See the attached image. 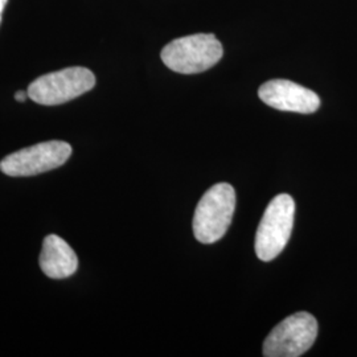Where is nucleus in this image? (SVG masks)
<instances>
[{"label": "nucleus", "instance_id": "obj_6", "mask_svg": "<svg viewBox=\"0 0 357 357\" xmlns=\"http://www.w3.org/2000/svg\"><path fill=\"white\" fill-rule=\"evenodd\" d=\"M72 146L63 141H48L19 150L0 162V169L8 176H35L65 165Z\"/></svg>", "mask_w": 357, "mask_h": 357}, {"label": "nucleus", "instance_id": "obj_2", "mask_svg": "<svg viewBox=\"0 0 357 357\" xmlns=\"http://www.w3.org/2000/svg\"><path fill=\"white\" fill-rule=\"evenodd\" d=\"M222 45L212 33H196L168 43L162 51L167 68L181 75L202 73L221 60Z\"/></svg>", "mask_w": 357, "mask_h": 357}, {"label": "nucleus", "instance_id": "obj_5", "mask_svg": "<svg viewBox=\"0 0 357 357\" xmlns=\"http://www.w3.org/2000/svg\"><path fill=\"white\" fill-rule=\"evenodd\" d=\"M318 321L306 311L282 320L264 342L265 357H298L307 352L317 340Z\"/></svg>", "mask_w": 357, "mask_h": 357}, {"label": "nucleus", "instance_id": "obj_10", "mask_svg": "<svg viewBox=\"0 0 357 357\" xmlns=\"http://www.w3.org/2000/svg\"><path fill=\"white\" fill-rule=\"evenodd\" d=\"M7 1H8V0H0V22H1V13L4 11V7H6Z\"/></svg>", "mask_w": 357, "mask_h": 357}, {"label": "nucleus", "instance_id": "obj_9", "mask_svg": "<svg viewBox=\"0 0 357 357\" xmlns=\"http://www.w3.org/2000/svg\"><path fill=\"white\" fill-rule=\"evenodd\" d=\"M26 98H29V96H28V91H23V90H19V91H16V94H15V100H16L17 102H24Z\"/></svg>", "mask_w": 357, "mask_h": 357}, {"label": "nucleus", "instance_id": "obj_8", "mask_svg": "<svg viewBox=\"0 0 357 357\" xmlns=\"http://www.w3.org/2000/svg\"><path fill=\"white\" fill-rule=\"evenodd\" d=\"M40 268L53 280H64L73 275L78 268V258L69 243L56 234H50L43 243Z\"/></svg>", "mask_w": 357, "mask_h": 357}, {"label": "nucleus", "instance_id": "obj_1", "mask_svg": "<svg viewBox=\"0 0 357 357\" xmlns=\"http://www.w3.org/2000/svg\"><path fill=\"white\" fill-rule=\"evenodd\" d=\"M236 211V192L228 183H218L205 192L196 206L193 233L199 243L221 240L229 228Z\"/></svg>", "mask_w": 357, "mask_h": 357}, {"label": "nucleus", "instance_id": "obj_4", "mask_svg": "<svg viewBox=\"0 0 357 357\" xmlns=\"http://www.w3.org/2000/svg\"><path fill=\"white\" fill-rule=\"evenodd\" d=\"M94 85L96 77L91 70L72 66L38 77L26 91L32 101L44 106H56L88 93Z\"/></svg>", "mask_w": 357, "mask_h": 357}, {"label": "nucleus", "instance_id": "obj_3", "mask_svg": "<svg viewBox=\"0 0 357 357\" xmlns=\"http://www.w3.org/2000/svg\"><path fill=\"white\" fill-rule=\"evenodd\" d=\"M295 216L294 199L287 193L275 196L268 205L255 233V255L261 261H273L290 240Z\"/></svg>", "mask_w": 357, "mask_h": 357}, {"label": "nucleus", "instance_id": "obj_7", "mask_svg": "<svg viewBox=\"0 0 357 357\" xmlns=\"http://www.w3.org/2000/svg\"><path fill=\"white\" fill-rule=\"evenodd\" d=\"M258 96L262 102L281 112L301 114L315 113L320 107L319 96L287 79H271L261 85Z\"/></svg>", "mask_w": 357, "mask_h": 357}]
</instances>
